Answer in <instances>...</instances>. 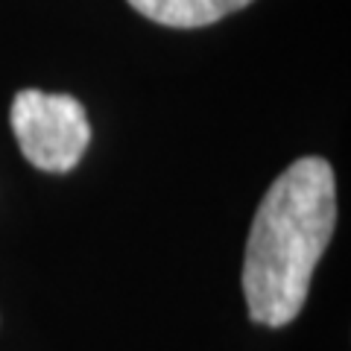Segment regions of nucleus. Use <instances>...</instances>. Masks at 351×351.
Instances as JSON below:
<instances>
[{"mask_svg": "<svg viewBox=\"0 0 351 351\" xmlns=\"http://www.w3.org/2000/svg\"><path fill=\"white\" fill-rule=\"evenodd\" d=\"M12 132L24 158L44 173H68L91 141L82 103L71 94L21 91L12 103Z\"/></svg>", "mask_w": 351, "mask_h": 351, "instance_id": "f03ea898", "label": "nucleus"}, {"mask_svg": "<svg viewBox=\"0 0 351 351\" xmlns=\"http://www.w3.org/2000/svg\"><path fill=\"white\" fill-rule=\"evenodd\" d=\"M252 0H129V6L161 27L193 29L217 24L219 18L249 6Z\"/></svg>", "mask_w": 351, "mask_h": 351, "instance_id": "7ed1b4c3", "label": "nucleus"}, {"mask_svg": "<svg viewBox=\"0 0 351 351\" xmlns=\"http://www.w3.org/2000/svg\"><path fill=\"white\" fill-rule=\"evenodd\" d=\"M334 223L331 164L316 156L293 161L263 193L246 240L243 295L252 322L284 328L302 313Z\"/></svg>", "mask_w": 351, "mask_h": 351, "instance_id": "f257e3e1", "label": "nucleus"}]
</instances>
